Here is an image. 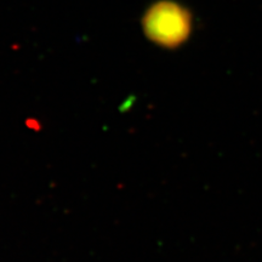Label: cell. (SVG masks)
<instances>
[{
    "mask_svg": "<svg viewBox=\"0 0 262 262\" xmlns=\"http://www.w3.org/2000/svg\"><path fill=\"white\" fill-rule=\"evenodd\" d=\"M146 37L160 47L173 49L183 44L192 31V16L178 3L162 0L147 10L142 19Z\"/></svg>",
    "mask_w": 262,
    "mask_h": 262,
    "instance_id": "obj_1",
    "label": "cell"
}]
</instances>
